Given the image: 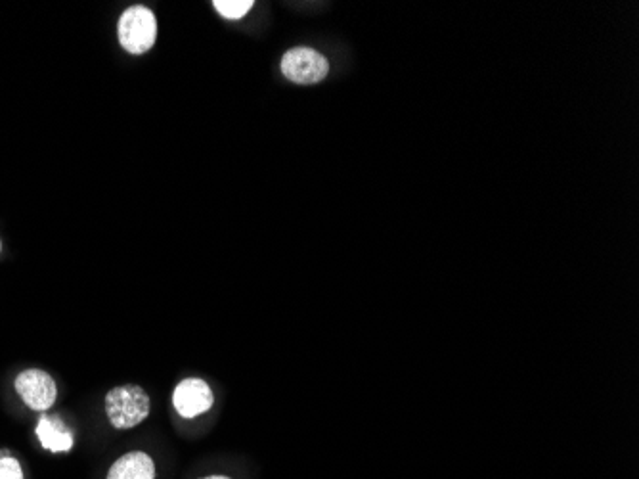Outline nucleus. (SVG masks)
Returning a JSON list of instances; mask_svg holds the SVG:
<instances>
[{"label":"nucleus","instance_id":"f257e3e1","mask_svg":"<svg viewBox=\"0 0 639 479\" xmlns=\"http://www.w3.org/2000/svg\"><path fill=\"white\" fill-rule=\"evenodd\" d=\"M152 409L150 397L140 386H119L106 395V414L115 430H133Z\"/></svg>","mask_w":639,"mask_h":479},{"label":"nucleus","instance_id":"f03ea898","mask_svg":"<svg viewBox=\"0 0 639 479\" xmlns=\"http://www.w3.org/2000/svg\"><path fill=\"white\" fill-rule=\"evenodd\" d=\"M117 39L123 50L134 56L152 50L157 41V20L154 12L142 4L129 6L117 22Z\"/></svg>","mask_w":639,"mask_h":479},{"label":"nucleus","instance_id":"7ed1b4c3","mask_svg":"<svg viewBox=\"0 0 639 479\" xmlns=\"http://www.w3.org/2000/svg\"><path fill=\"white\" fill-rule=\"evenodd\" d=\"M280 68L287 81L295 85H316L328 77L330 62L322 52L314 48L297 46L287 50Z\"/></svg>","mask_w":639,"mask_h":479},{"label":"nucleus","instance_id":"20e7f679","mask_svg":"<svg viewBox=\"0 0 639 479\" xmlns=\"http://www.w3.org/2000/svg\"><path fill=\"white\" fill-rule=\"evenodd\" d=\"M14 388L31 411H48L58 397V386L54 378L39 368L23 370L22 374H18Z\"/></svg>","mask_w":639,"mask_h":479},{"label":"nucleus","instance_id":"39448f33","mask_svg":"<svg viewBox=\"0 0 639 479\" xmlns=\"http://www.w3.org/2000/svg\"><path fill=\"white\" fill-rule=\"evenodd\" d=\"M173 405L182 418H196L213 407V391L201 378H186L173 391Z\"/></svg>","mask_w":639,"mask_h":479},{"label":"nucleus","instance_id":"423d86ee","mask_svg":"<svg viewBox=\"0 0 639 479\" xmlns=\"http://www.w3.org/2000/svg\"><path fill=\"white\" fill-rule=\"evenodd\" d=\"M35 434L39 443L43 445V449L50 453H69L75 445V437L71 434V430L67 428L66 422L60 416H50V414H41Z\"/></svg>","mask_w":639,"mask_h":479},{"label":"nucleus","instance_id":"0eeeda50","mask_svg":"<svg viewBox=\"0 0 639 479\" xmlns=\"http://www.w3.org/2000/svg\"><path fill=\"white\" fill-rule=\"evenodd\" d=\"M154 458L142 451L127 453L113 462L106 479H155Z\"/></svg>","mask_w":639,"mask_h":479},{"label":"nucleus","instance_id":"6e6552de","mask_svg":"<svg viewBox=\"0 0 639 479\" xmlns=\"http://www.w3.org/2000/svg\"><path fill=\"white\" fill-rule=\"evenodd\" d=\"M215 10L226 20H242L245 14L255 6L253 0H217L213 2Z\"/></svg>","mask_w":639,"mask_h":479},{"label":"nucleus","instance_id":"1a4fd4ad","mask_svg":"<svg viewBox=\"0 0 639 479\" xmlns=\"http://www.w3.org/2000/svg\"><path fill=\"white\" fill-rule=\"evenodd\" d=\"M0 479H23L22 464L8 451L0 453Z\"/></svg>","mask_w":639,"mask_h":479},{"label":"nucleus","instance_id":"9d476101","mask_svg":"<svg viewBox=\"0 0 639 479\" xmlns=\"http://www.w3.org/2000/svg\"><path fill=\"white\" fill-rule=\"evenodd\" d=\"M203 479H230V478H226V476H209V478H203Z\"/></svg>","mask_w":639,"mask_h":479},{"label":"nucleus","instance_id":"9b49d317","mask_svg":"<svg viewBox=\"0 0 639 479\" xmlns=\"http://www.w3.org/2000/svg\"><path fill=\"white\" fill-rule=\"evenodd\" d=\"M0 250H2V242H0Z\"/></svg>","mask_w":639,"mask_h":479}]
</instances>
